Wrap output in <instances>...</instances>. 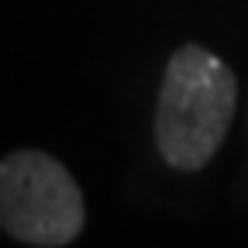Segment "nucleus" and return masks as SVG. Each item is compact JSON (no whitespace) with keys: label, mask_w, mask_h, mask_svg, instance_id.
I'll return each instance as SVG.
<instances>
[{"label":"nucleus","mask_w":248,"mask_h":248,"mask_svg":"<svg viewBox=\"0 0 248 248\" xmlns=\"http://www.w3.org/2000/svg\"><path fill=\"white\" fill-rule=\"evenodd\" d=\"M238 104L234 73L200 45H183L172 59L159 93L155 141L176 169H200L224 141Z\"/></svg>","instance_id":"nucleus-1"},{"label":"nucleus","mask_w":248,"mask_h":248,"mask_svg":"<svg viewBox=\"0 0 248 248\" xmlns=\"http://www.w3.org/2000/svg\"><path fill=\"white\" fill-rule=\"evenodd\" d=\"M86 221L83 193L52 155L21 148L0 162V228L38 248L69 245Z\"/></svg>","instance_id":"nucleus-2"}]
</instances>
